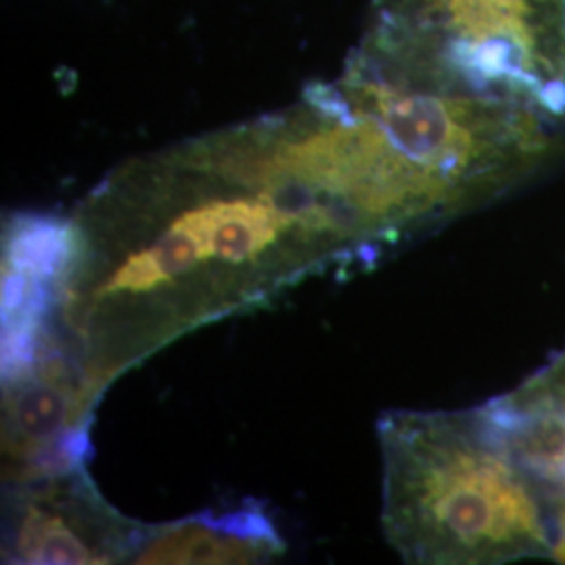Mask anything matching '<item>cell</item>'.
<instances>
[{
	"instance_id": "1",
	"label": "cell",
	"mask_w": 565,
	"mask_h": 565,
	"mask_svg": "<svg viewBox=\"0 0 565 565\" xmlns=\"http://www.w3.org/2000/svg\"><path fill=\"white\" fill-rule=\"evenodd\" d=\"M350 268L354 231L279 109L114 168L65 221L51 312L105 394L203 324Z\"/></svg>"
},
{
	"instance_id": "2",
	"label": "cell",
	"mask_w": 565,
	"mask_h": 565,
	"mask_svg": "<svg viewBox=\"0 0 565 565\" xmlns=\"http://www.w3.org/2000/svg\"><path fill=\"white\" fill-rule=\"evenodd\" d=\"M382 527L406 564L501 565L551 559L548 492L484 404L465 411H387Z\"/></svg>"
},
{
	"instance_id": "3",
	"label": "cell",
	"mask_w": 565,
	"mask_h": 565,
	"mask_svg": "<svg viewBox=\"0 0 565 565\" xmlns=\"http://www.w3.org/2000/svg\"><path fill=\"white\" fill-rule=\"evenodd\" d=\"M356 49L565 121V0H373Z\"/></svg>"
},
{
	"instance_id": "4",
	"label": "cell",
	"mask_w": 565,
	"mask_h": 565,
	"mask_svg": "<svg viewBox=\"0 0 565 565\" xmlns=\"http://www.w3.org/2000/svg\"><path fill=\"white\" fill-rule=\"evenodd\" d=\"M141 525L109 505L81 465L9 484L2 562L130 564Z\"/></svg>"
},
{
	"instance_id": "5",
	"label": "cell",
	"mask_w": 565,
	"mask_h": 565,
	"mask_svg": "<svg viewBox=\"0 0 565 565\" xmlns=\"http://www.w3.org/2000/svg\"><path fill=\"white\" fill-rule=\"evenodd\" d=\"M282 551L277 524L260 503L247 501L170 524H142L130 564H266Z\"/></svg>"
},
{
	"instance_id": "6",
	"label": "cell",
	"mask_w": 565,
	"mask_h": 565,
	"mask_svg": "<svg viewBox=\"0 0 565 565\" xmlns=\"http://www.w3.org/2000/svg\"><path fill=\"white\" fill-rule=\"evenodd\" d=\"M484 408L546 492L565 490V345L545 366Z\"/></svg>"
},
{
	"instance_id": "7",
	"label": "cell",
	"mask_w": 565,
	"mask_h": 565,
	"mask_svg": "<svg viewBox=\"0 0 565 565\" xmlns=\"http://www.w3.org/2000/svg\"><path fill=\"white\" fill-rule=\"evenodd\" d=\"M551 505V559L565 564V490L548 492Z\"/></svg>"
}]
</instances>
